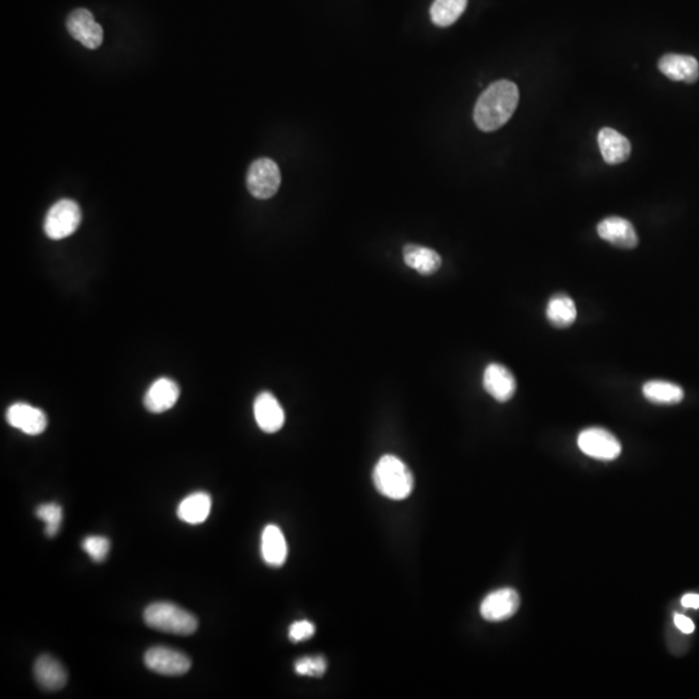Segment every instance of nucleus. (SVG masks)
Segmentation results:
<instances>
[{
  "label": "nucleus",
  "mask_w": 699,
  "mask_h": 699,
  "mask_svg": "<svg viewBox=\"0 0 699 699\" xmlns=\"http://www.w3.org/2000/svg\"><path fill=\"white\" fill-rule=\"evenodd\" d=\"M518 102L519 91L516 83L507 80L492 83L475 104V125L486 133L499 130L511 119Z\"/></svg>",
  "instance_id": "1"
},
{
  "label": "nucleus",
  "mask_w": 699,
  "mask_h": 699,
  "mask_svg": "<svg viewBox=\"0 0 699 699\" xmlns=\"http://www.w3.org/2000/svg\"><path fill=\"white\" fill-rule=\"evenodd\" d=\"M373 482L377 491L388 499L404 500L412 494V472L393 455L380 458L373 471Z\"/></svg>",
  "instance_id": "2"
},
{
  "label": "nucleus",
  "mask_w": 699,
  "mask_h": 699,
  "mask_svg": "<svg viewBox=\"0 0 699 699\" xmlns=\"http://www.w3.org/2000/svg\"><path fill=\"white\" fill-rule=\"evenodd\" d=\"M144 622L148 627L179 636H189L198 627L195 615L170 603H155L148 606L144 611Z\"/></svg>",
  "instance_id": "3"
},
{
  "label": "nucleus",
  "mask_w": 699,
  "mask_h": 699,
  "mask_svg": "<svg viewBox=\"0 0 699 699\" xmlns=\"http://www.w3.org/2000/svg\"><path fill=\"white\" fill-rule=\"evenodd\" d=\"M82 212L77 203L61 200L49 210L44 220V232L52 240L72 236L81 225Z\"/></svg>",
  "instance_id": "4"
},
{
  "label": "nucleus",
  "mask_w": 699,
  "mask_h": 699,
  "mask_svg": "<svg viewBox=\"0 0 699 699\" xmlns=\"http://www.w3.org/2000/svg\"><path fill=\"white\" fill-rule=\"evenodd\" d=\"M281 184V174L275 161L259 158L249 167L246 186L249 192L259 200H267L278 193Z\"/></svg>",
  "instance_id": "5"
},
{
  "label": "nucleus",
  "mask_w": 699,
  "mask_h": 699,
  "mask_svg": "<svg viewBox=\"0 0 699 699\" xmlns=\"http://www.w3.org/2000/svg\"><path fill=\"white\" fill-rule=\"evenodd\" d=\"M578 446L584 455L601 461H612L622 454V444L608 430L589 427L578 437Z\"/></svg>",
  "instance_id": "6"
},
{
  "label": "nucleus",
  "mask_w": 699,
  "mask_h": 699,
  "mask_svg": "<svg viewBox=\"0 0 699 699\" xmlns=\"http://www.w3.org/2000/svg\"><path fill=\"white\" fill-rule=\"evenodd\" d=\"M144 664L153 672L165 676H181L191 670L192 662L175 649L153 647L145 653Z\"/></svg>",
  "instance_id": "7"
},
{
  "label": "nucleus",
  "mask_w": 699,
  "mask_h": 699,
  "mask_svg": "<svg viewBox=\"0 0 699 699\" xmlns=\"http://www.w3.org/2000/svg\"><path fill=\"white\" fill-rule=\"evenodd\" d=\"M66 29L69 35L81 42L86 49L96 50L102 46L104 32L103 27L95 21L94 15L85 8L73 11L66 19Z\"/></svg>",
  "instance_id": "8"
},
{
  "label": "nucleus",
  "mask_w": 699,
  "mask_h": 699,
  "mask_svg": "<svg viewBox=\"0 0 699 699\" xmlns=\"http://www.w3.org/2000/svg\"><path fill=\"white\" fill-rule=\"evenodd\" d=\"M519 603L521 600L514 589H499L483 600L480 615L488 622H504L518 611Z\"/></svg>",
  "instance_id": "9"
},
{
  "label": "nucleus",
  "mask_w": 699,
  "mask_h": 699,
  "mask_svg": "<svg viewBox=\"0 0 699 699\" xmlns=\"http://www.w3.org/2000/svg\"><path fill=\"white\" fill-rule=\"evenodd\" d=\"M483 388L495 401L505 403L516 394V377L504 365L492 363L483 373Z\"/></svg>",
  "instance_id": "10"
},
{
  "label": "nucleus",
  "mask_w": 699,
  "mask_h": 699,
  "mask_svg": "<svg viewBox=\"0 0 699 699\" xmlns=\"http://www.w3.org/2000/svg\"><path fill=\"white\" fill-rule=\"evenodd\" d=\"M7 421L11 426L21 430L27 435H39L47 429V416L39 408L27 403H16L7 411Z\"/></svg>",
  "instance_id": "11"
},
{
  "label": "nucleus",
  "mask_w": 699,
  "mask_h": 699,
  "mask_svg": "<svg viewBox=\"0 0 699 699\" xmlns=\"http://www.w3.org/2000/svg\"><path fill=\"white\" fill-rule=\"evenodd\" d=\"M601 239L620 249H634L639 245V237L634 226L625 218L609 217L601 220L597 226Z\"/></svg>",
  "instance_id": "12"
},
{
  "label": "nucleus",
  "mask_w": 699,
  "mask_h": 699,
  "mask_svg": "<svg viewBox=\"0 0 699 699\" xmlns=\"http://www.w3.org/2000/svg\"><path fill=\"white\" fill-rule=\"evenodd\" d=\"M254 418L259 429L268 434L279 432L285 422V413L278 399L273 394L265 391L257 396L254 402Z\"/></svg>",
  "instance_id": "13"
},
{
  "label": "nucleus",
  "mask_w": 699,
  "mask_h": 699,
  "mask_svg": "<svg viewBox=\"0 0 699 699\" xmlns=\"http://www.w3.org/2000/svg\"><path fill=\"white\" fill-rule=\"evenodd\" d=\"M658 68L662 74L676 82L695 83L699 78V63L693 56L668 53L662 56Z\"/></svg>",
  "instance_id": "14"
},
{
  "label": "nucleus",
  "mask_w": 699,
  "mask_h": 699,
  "mask_svg": "<svg viewBox=\"0 0 699 699\" xmlns=\"http://www.w3.org/2000/svg\"><path fill=\"white\" fill-rule=\"evenodd\" d=\"M181 396V388L170 379H158L148 388L144 405L150 412L164 413L172 410Z\"/></svg>",
  "instance_id": "15"
},
{
  "label": "nucleus",
  "mask_w": 699,
  "mask_h": 699,
  "mask_svg": "<svg viewBox=\"0 0 699 699\" xmlns=\"http://www.w3.org/2000/svg\"><path fill=\"white\" fill-rule=\"evenodd\" d=\"M597 142L606 164H622L631 156V142L614 128L605 127L600 130Z\"/></svg>",
  "instance_id": "16"
},
{
  "label": "nucleus",
  "mask_w": 699,
  "mask_h": 699,
  "mask_svg": "<svg viewBox=\"0 0 699 699\" xmlns=\"http://www.w3.org/2000/svg\"><path fill=\"white\" fill-rule=\"evenodd\" d=\"M35 676L36 682L50 692L63 689L68 681L65 668L51 656H41L36 659Z\"/></svg>",
  "instance_id": "17"
},
{
  "label": "nucleus",
  "mask_w": 699,
  "mask_h": 699,
  "mask_svg": "<svg viewBox=\"0 0 699 699\" xmlns=\"http://www.w3.org/2000/svg\"><path fill=\"white\" fill-rule=\"evenodd\" d=\"M261 552L263 561L273 567H280L288 557V542L278 526L268 525L262 533Z\"/></svg>",
  "instance_id": "18"
},
{
  "label": "nucleus",
  "mask_w": 699,
  "mask_h": 699,
  "mask_svg": "<svg viewBox=\"0 0 699 699\" xmlns=\"http://www.w3.org/2000/svg\"><path fill=\"white\" fill-rule=\"evenodd\" d=\"M404 263L412 270L424 276L437 273L442 265L441 256L433 249L415 244H408L403 249Z\"/></svg>",
  "instance_id": "19"
},
{
  "label": "nucleus",
  "mask_w": 699,
  "mask_h": 699,
  "mask_svg": "<svg viewBox=\"0 0 699 699\" xmlns=\"http://www.w3.org/2000/svg\"><path fill=\"white\" fill-rule=\"evenodd\" d=\"M211 511V497L206 492H195L179 504V519L189 525H200L208 519Z\"/></svg>",
  "instance_id": "20"
},
{
  "label": "nucleus",
  "mask_w": 699,
  "mask_h": 699,
  "mask_svg": "<svg viewBox=\"0 0 699 699\" xmlns=\"http://www.w3.org/2000/svg\"><path fill=\"white\" fill-rule=\"evenodd\" d=\"M577 304L569 296L556 295L547 304V319L555 328H569L577 320Z\"/></svg>",
  "instance_id": "21"
},
{
  "label": "nucleus",
  "mask_w": 699,
  "mask_h": 699,
  "mask_svg": "<svg viewBox=\"0 0 699 699\" xmlns=\"http://www.w3.org/2000/svg\"><path fill=\"white\" fill-rule=\"evenodd\" d=\"M642 394L647 401L661 405L679 404L685 396L680 386L661 380L648 381L642 386Z\"/></svg>",
  "instance_id": "22"
},
{
  "label": "nucleus",
  "mask_w": 699,
  "mask_h": 699,
  "mask_svg": "<svg viewBox=\"0 0 699 699\" xmlns=\"http://www.w3.org/2000/svg\"><path fill=\"white\" fill-rule=\"evenodd\" d=\"M468 0H434L430 7V19L439 27L454 25L465 12Z\"/></svg>",
  "instance_id": "23"
},
{
  "label": "nucleus",
  "mask_w": 699,
  "mask_h": 699,
  "mask_svg": "<svg viewBox=\"0 0 699 699\" xmlns=\"http://www.w3.org/2000/svg\"><path fill=\"white\" fill-rule=\"evenodd\" d=\"M36 517L46 524V535L50 538L58 535L63 522V509L56 503L42 504L36 508Z\"/></svg>",
  "instance_id": "24"
},
{
  "label": "nucleus",
  "mask_w": 699,
  "mask_h": 699,
  "mask_svg": "<svg viewBox=\"0 0 699 699\" xmlns=\"http://www.w3.org/2000/svg\"><path fill=\"white\" fill-rule=\"evenodd\" d=\"M296 672L301 676H311V678H320L326 673V661L324 657H304L298 659L295 664Z\"/></svg>",
  "instance_id": "25"
},
{
  "label": "nucleus",
  "mask_w": 699,
  "mask_h": 699,
  "mask_svg": "<svg viewBox=\"0 0 699 699\" xmlns=\"http://www.w3.org/2000/svg\"><path fill=\"white\" fill-rule=\"evenodd\" d=\"M82 548L95 562H103L108 556L111 542L104 536H88L83 541Z\"/></svg>",
  "instance_id": "26"
},
{
  "label": "nucleus",
  "mask_w": 699,
  "mask_h": 699,
  "mask_svg": "<svg viewBox=\"0 0 699 699\" xmlns=\"http://www.w3.org/2000/svg\"><path fill=\"white\" fill-rule=\"evenodd\" d=\"M315 634V626L309 620H299L289 628V639L293 642H301L311 639Z\"/></svg>",
  "instance_id": "27"
},
{
  "label": "nucleus",
  "mask_w": 699,
  "mask_h": 699,
  "mask_svg": "<svg viewBox=\"0 0 699 699\" xmlns=\"http://www.w3.org/2000/svg\"><path fill=\"white\" fill-rule=\"evenodd\" d=\"M673 622H675L676 627L680 629L681 632H684V634H689L695 632V623H693L689 618L685 617V615L676 614Z\"/></svg>",
  "instance_id": "28"
},
{
  "label": "nucleus",
  "mask_w": 699,
  "mask_h": 699,
  "mask_svg": "<svg viewBox=\"0 0 699 699\" xmlns=\"http://www.w3.org/2000/svg\"><path fill=\"white\" fill-rule=\"evenodd\" d=\"M681 605L687 609H699V595L687 594L681 598Z\"/></svg>",
  "instance_id": "29"
}]
</instances>
